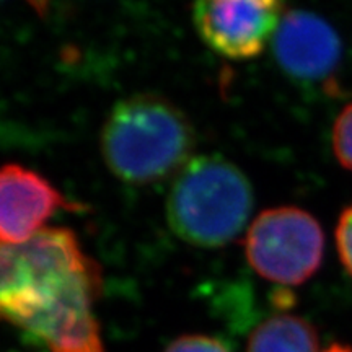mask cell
<instances>
[{
	"instance_id": "8",
	"label": "cell",
	"mask_w": 352,
	"mask_h": 352,
	"mask_svg": "<svg viewBox=\"0 0 352 352\" xmlns=\"http://www.w3.org/2000/svg\"><path fill=\"white\" fill-rule=\"evenodd\" d=\"M246 352H318V334L300 316L276 315L252 333Z\"/></svg>"
},
{
	"instance_id": "6",
	"label": "cell",
	"mask_w": 352,
	"mask_h": 352,
	"mask_svg": "<svg viewBox=\"0 0 352 352\" xmlns=\"http://www.w3.org/2000/svg\"><path fill=\"white\" fill-rule=\"evenodd\" d=\"M274 56L279 67L292 78L321 80L340 63L341 39L315 13L289 10L274 34Z\"/></svg>"
},
{
	"instance_id": "12",
	"label": "cell",
	"mask_w": 352,
	"mask_h": 352,
	"mask_svg": "<svg viewBox=\"0 0 352 352\" xmlns=\"http://www.w3.org/2000/svg\"><path fill=\"white\" fill-rule=\"evenodd\" d=\"M324 352H352V349L351 347L342 346V344H333V346H329Z\"/></svg>"
},
{
	"instance_id": "11",
	"label": "cell",
	"mask_w": 352,
	"mask_h": 352,
	"mask_svg": "<svg viewBox=\"0 0 352 352\" xmlns=\"http://www.w3.org/2000/svg\"><path fill=\"white\" fill-rule=\"evenodd\" d=\"M336 246L342 266L352 276V206L341 214L336 227Z\"/></svg>"
},
{
	"instance_id": "4",
	"label": "cell",
	"mask_w": 352,
	"mask_h": 352,
	"mask_svg": "<svg viewBox=\"0 0 352 352\" xmlns=\"http://www.w3.org/2000/svg\"><path fill=\"white\" fill-rule=\"evenodd\" d=\"M284 3L261 2H197L192 21L202 41L217 54L235 60L261 54L279 28Z\"/></svg>"
},
{
	"instance_id": "10",
	"label": "cell",
	"mask_w": 352,
	"mask_h": 352,
	"mask_svg": "<svg viewBox=\"0 0 352 352\" xmlns=\"http://www.w3.org/2000/svg\"><path fill=\"white\" fill-rule=\"evenodd\" d=\"M165 352H230L222 341L204 334H186L166 347Z\"/></svg>"
},
{
	"instance_id": "9",
	"label": "cell",
	"mask_w": 352,
	"mask_h": 352,
	"mask_svg": "<svg viewBox=\"0 0 352 352\" xmlns=\"http://www.w3.org/2000/svg\"><path fill=\"white\" fill-rule=\"evenodd\" d=\"M333 151L338 162L352 171V103L342 109L334 122Z\"/></svg>"
},
{
	"instance_id": "1",
	"label": "cell",
	"mask_w": 352,
	"mask_h": 352,
	"mask_svg": "<svg viewBox=\"0 0 352 352\" xmlns=\"http://www.w3.org/2000/svg\"><path fill=\"white\" fill-rule=\"evenodd\" d=\"M104 164L121 182H164L188 164L195 129L182 109L164 96L139 94L114 104L101 131Z\"/></svg>"
},
{
	"instance_id": "7",
	"label": "cell",
	"mask_w": 352,
	"mask_h": 352,
	"mask_svg": "<svg viewBox=\"0 0 352 352\" xmlns=\"http://www.w3.org/2000/svg\"><path fill=\"white\" fill-rule=\"evenodd\" d=\"M41 303L21 245L0 241V320L21 328Z\"/></svg>"
},
{
	"instance_id": "3",
	"label": "cell",
	"mask_w": 352,
	"mask_h": 352,
	"mask_svg": "<svg viewBox=\"0 0 352 352\" xmlns=\"http://www.w3.org/2000/svg\"><path fill=\"white\" fill-rule=\"evenodd\" d=\"M243 246L250 266L264 279L300 285L320 270L324 236L318 220L307 210L274 208L253 220Z\"/></svg>"
},
{
	"instance_id": "2",
	"label": "cell",
	"mask_w": 352,
	"mask_h": 352,
	"mask_svg": "<svg viewBox=\"0 0 352 352\" xmlns=\"http://www.w3.org/2000/svg\"><path fill=\"white\" fill-rule=\"evenodd\" d=\"M253 204V188L239 166L220 155H201L176 175L166 217L175 235L186 243L220 248L240 235Z\"/></svg>"
},
{
	"instance_id": "5",
	"label": "cell",
	"mask_w": 352,
	"mask_h": 352,
	"mask_svg": "<svg viewBox=\"0 0 352 352\" xmlns=\"http://www.w3.org/2000/svg\"><path fill=\"white\" fill-rule=\"evenodd\" d=\"M60 210H77L43 175L16 164L0 166V241L23 245Z\"/></svg>"
}]
</instances>
